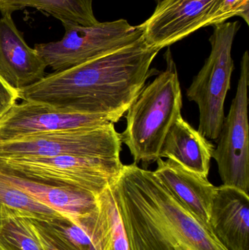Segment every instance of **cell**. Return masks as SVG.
Segmentation results:
<instances>
[{"label":"cell","instance_id":"1","mask_svg":"<svg viewBox=\"0 0 249 250\" xmlns=\"http://www.w3.org/2000/svg\"><path fill=\"white\" fill-rule=\"evenodd\" d=\"M160 50L144 38L68 70L54 72L17 91L18 99L60 111L108 116L118 123L140 95Z\"/></svg>","mask_w":249,"mask_h":250},{"label":"cell","instance_id":"2","mask_svg":"<svg viewBox=\"0 0 249 250\" xmlns=\"http://www.w3.org/2000/svg\"><path fill=\"white\" fill-rule=\"evenodd\" d=\"M112 186L131 250H228L152 170L124 165Z\"/></svg>","mask_w":249,"mask_h":250},{"label":"cell","instance_id":"3","mask_svg":"<svg viewBox=\"0 0 249 250\" xmlns=\"http://www.w3.org/2000/svg\"><path fill=\"white\" fill-rule=\"evenodd\" d=\"M166 68L146 85L127 110V126L121 139L128 147L134 163L148 165L159 158L165 137L181 116L182 93L176 64L169 48Z\"/></svg>","mask_w":249,"mask_h":250},{"label":"cell","instance_id":"4","mask_svg":"<svg viewBox=\"0 0 249 250\" xmlns=\"http://www.w3.org/2000/svg\"><path fill=\"white\" fill-rule=\"evenodd\" d=\"M121 157L60 155L0 159V173L98 195L121 173Z\"/></svg>","mask_w":249,"mask_h":250},{"label":"cell","instance_id":"5","mask_svg":"<svg viewBox=\"0 0 249 250\" xmlns=\"http://www.w3.org/2000/svg\"><path fill=\"white\" fill-rule=\"evenodd\" d=\"M213 27L209 39L210 55L187 91L189 101L198 105L197 130L209 140L218 139L225 120V102L234 70L232 44L240 24L238 21L225 22Z\"/></svg>","mask_w":249,"mask_h":250},{"label":"cell","instance_id":"6","mask_svg":"<svg viewBox=\"0 0 249 250\" xmlns=\"http://www.w3.org/2000/svg\"><path fill=\"white\" fill-rule=\"evenodd\" d=\"M65 32L55 42L35 44V48L47 67L63 71L134 43L143 38L140 25L125 19L97 22L91 26L63 25Z\"/></svg>","mask_w":249,"mask_h":250},{"label":"cell","instance_id":"7","mask_svg":"<svg viewBox=\"0 0 249 250\" xmlns=\"http://www.w3.org/2000/svg\"><path fill=\"white\" fill-rule=\"evenodd\" d=\"M121 135L111 123L89 129L39 132L0 141V159L60 155L121 157Z\"/></svg>","mask_w":249,"mask_h":250},{"label":"cell","instance_id":"8","mask_svg":"<svg viewBox=\"0 0 249 250\" xmlns=\"http://www.w3.org/2000/svg\"><path fill=\"white\" fill-rule=\"evenodd\" d=\"M249 55L247 51L241 62L236 94L218 137L213 158L224 185L234 187L249 194V125L248 90Z\"/></svg>","mask_w":249,"mask_h":250},{"label":"cell","instance_id":"9","mask_svg":"<svg viewBox=\"0 0 249 250\" xmlns=\"http://www.w3.org/2000/svg\"><path fill=\"white\" fill-rule=\"evenodd\" d=\"M116 122L108 116L67 112L38 103H16L0 117V141L39 132L89 129Z\"/></svg>","mask_w":249,"mask_h":250},{"label":"cell","instance_id":"10","mask_svg":"<svg viewBox=\"0 0 249 250\" xmlns=\"http://www.w3.org/2000/svg\"><path fill=\"white\" fill-rule=\"evenodd\" d=\"M219 0H162L153 14L140 24L143 38L161 50L206 27Z\"/></svg>","mask_w":249,"mask_h":250},{"label":"cell","instance_id":"11","mask_svg":"<svg viewBox=\"0 0 249 250\" xmlns=\"http://www.w3.org/2000/svg\"><path fill=\"white\" fill-rule=\"evenodd\" d=\"M46 64L35 48L28 45L12 14L0 18V79L18 91L39 82Z\"/></svg>","mask_w":249,"mask_h":250},{"label":"cell","instance_id":"12","mask_svg":"<svg viewBox=\"0 0 249 250\" xmlns=\"http://www.w3.org/2000/svg\"><path fill=\"white\" fill-rule=\"evenodd\" d=\"M209 226L228 250H249V195L234 187H216Z\"/></svg>","mask_w":249,"mask_h":250},{"label":"cell","instance_id":"13","mask_svg":"<svg viewBox=\"0 0 249 250\" xmlns=\"http://www.w3.org/2000/svg\"><path fill=\"white\" fill-rule=\"evenodd\" d=\"M153 173L187 208L209 225L211 208L216 192L208 178L187 170L173 160H156Z\"/></svg>","mask_w":249,"mask_h":250},{"label":"cell","instance_id":"14","mask_svg":"<svg viewBox=\"0 0 249 250\" xmlns=\"http://www.w3.org/2000/svg\"><path fill=\"white\" fill-rule=\"evenodd\" d=\"M213 144L180 116L168 131L159 158L173 160L203 177H209Z\"/></svg>","mask_w":249,"mask_h":250},{"label":"cell","instance_id":"15","mask_svg":"<svg viewBox=\"0 0 249 250\" xmlns=\"http://www.w3.org/2000/svg\"><path fill=\"white\" fill-rule=\"evenodd\" d=\"M0 176L38 202L74 221L88 217L97 208V195L89 191L40 183L1 173Z\"/></svg>","mask_w":249,"mask_h":250},{"label":"cell","instance_id":"16","mask_svg":"<svg viewBox=\"0 0 249 250\" xmlns=\"http://www.w3.org/2000/svg\"><path fill=\"white\" fill-rule=\"evenodd\" d=\"M96 250H131L112 185L97 195V208L76 222Z\"/></svg>","mask_w":249,"mask_h":250},{"label":"cell","instance_id":"17","mask_svg":"<svg viewBox=\"0 0 249 250\" xmlns=\"http://www.w3.org/2000/svg\"><path fill=\"white\" fill-rule=\"evenodd\" d=\"M92 2L93 0H0V11L2 15L12 14L32 7L53 16L62 25L91 26L99 22L94 14Z\"/></svg>","mask_w":249,"mask_h":250},{"label":"cell","instance_id":"18","mask_svg":"<svg viewBox=\"0 0 249 250\" xmlns=\"http://www.w3.org/2000/svg\"><path fill=\"white\" fill-rule=\"evenodd\" d=\"M1 207L0 250H45L27 217Z\"/></svg>","mask_w":249,"mask_h":250},{"label":"cell","instance_id":"19","mask_svg":"<svg viewBox=\"0 0 249 250\" xmlns=\"http://www.w3.org/2000/svg\"><path fill=\"white\" fill-rule=\"evenodd\" d=\"M0 207L19 211L26 217L48 220L61 215L49 207L40 204L12 185L0 176Z\"/></svg>","mask_w":249,"mask_h":250},{"label":"cell","instance_id":"20","mask_svg":"<svg viewBox=\"0 0 249 250\" xmlns=\"http://www.w3.org/2000/svg\"><path fill=\"white\" fill-rule=\"evenodd\" d=\"M51 230L71 250H96L89 235L76 221L62 215L46 220Z\"/></svg>","mask_w":249,"mask_h":250},{"label":"cell","instance_id":"21","mask_svg":"<svg viewBox=\"0 0 249 250\" xmlns=\"http://www.w3.org/2000/svg\"><path fill=\"white\" fill-rule=\"evenodd\" d=\"M239 16L249 23V0H219L217 6L211 15L207 26H216L227 20Z\"/></svg>","mask_w":249,"mask_h":250},{"label":"cell","instance_id":"22","mask_svg":"<svg viewBox=\"0 0 249 250\" xmlns=\"http://www.w3.org/2000/svg\"><path fill=\"white\" fill-rule=\"evenodd\" d=\"M27 217L45 250H71L51 230L46 220Z\"/></svg>","mask_w":249,"mask_h":250},{"label":"cell","instance_id":"23","mask_svg":"<svg viewBox=\"0 0 249 250\" xmlns=\"http://www.w3.org/2000/svg\"><path fill=\"white\" fill-rule=\"evenodd\" d=\"M18 100L17 91L7 86L0 79V117H2Z\"/></svg>","mask_w":249,"mask_h":250},{"label":"cell","instance_id":"24","mask_svg":"<svg viewBox=\"0 0 249 250\" xmlns=\"http://www.w3.org/2000/svg\"><path fill=\"white\" fill-rule=\"evenodd\" d=\"M1 207H0V226H1Z\"/></svg>","mask_w":249,"mask_h":250},{"label":"cell","instance_id":"25","mask_svg":"<svg viewBox=\"0 0 249 250\" xmlns=\"http://www.w3.org/2000/svg\"><path fill=\"white\" fill-rule=\"evenodd\" d=\"M154 1H156V2L159 3L161 1H162V0H154Z\"/></svg>","mask_w":249,"mask_h":250}]
</instances>
